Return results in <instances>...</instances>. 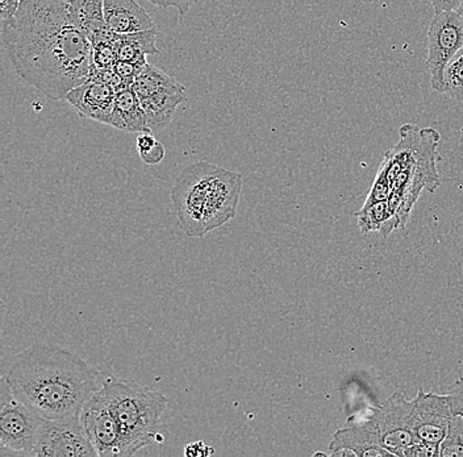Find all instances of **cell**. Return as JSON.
<instances>
[{"mask_svg": "<svg viewBox=\"0 0 463 457\" xmlns=\"http://www.w3.org/2000/svg\"><path fill=\"white\" fill-rule=\"evenodd\" d=\"M2 36L14 71L48 100H65L89 81L91 42L72 22L68 0H22L3 20Z\"/></svg>", "mask_w": 463, "mask_h": 457, "instance_id": "obj_1", "label": "cell"}, {"mask_svg": "<svg viewBox=\"0 0 463 457\" xmlns=\"http://www.w3.org/2000/svg\"><path fill=\"white\" fill-rule=\"evenodd\" d=\"M5 384L14 399L43 419L80 415L103 385L100 373L80 355L43 343L14 356Z\"/></svg>", "mask_w": 463, "mask_h": 457, "instance_id": "obj_2", "label": "cell"}, {"mask_svg": "<svg viewBox=\"0 0 463 457\" xmlns=\"http://www.w3.org/2000/svg\"><path fill=\"white\" fill-rule=\"evenodd\" d=\"M242 176L207 161L188 165L176 178L172 201L179 228L188 237H203L234 219Z\"/></svg>", "mask_w": 463, "mask_h": 457, "instance_id": "obj_3", "label": "cell"}, {"mask_svg": "<svg viewBox=\"0 0 463 457\" xmlns=\"http://www.w3.org/2000/svg\"><path fill=\"white\" fill-rule=\"evenodd\" d=\"M401 140L384 155L382 169L391 185V206L403 228L422 189L433 193L439 187L437 153L441 135L433 129H420L412 123L399 129Z\"/></svg>", "mask_w": 463, "mask_h": 457, "instance_id": "obj_4", "label": "cell"}, {"mask_svg": "<svg viewBox=\"0 0 463 457\" xmlns=\"http://www.w3.org/2000/svg\"><path fill=\"white\" fill-rule=\"evenodd\" d=\"M123 433L126 456H132L158 441L157 427L169 405L162 393L123 378L109 377L100 387Z\"/></svg>", "mask_w": 463, "mask_h": 457, "instance_id": "obj_5", "label": "cell"}, {"mask_svg": "<svg viewBox=\"0 0 463 457\" xmlns=\"http://www.w3.org/2000/svg\"><path fill=\"white\" fill-rule=\"evenodd\" d=\"M412 401L402 393H393L364 422L376 442L392 456L401 457L405 448L418 442L412 430Z\"/></svg>", "mask_w": 463, "mask_h": 457, "instance_id": "obj_6", "label": "cell"}, {"mask_svg": "<svg viewBox=\"0 0 463 457\" xmlns=\"http://www.w3.org/2000/svg\"><path fill=\"white\" fill-rule=\"evenodd\" d=\"M463 48V22L456 10L436 14L428 30L427 68L430 86L444 94V77L449 63Z\"/></svg>", "mask_w": 463, "mask_h": 457, "instance_id": "obj_7", "label": "cell"}, {"mask_svg": "<svg viewBox=\"0 0 463 457\" xmlns=\"http://www.w3.org/2000/svg\"><path fill=\"white\" fill-rule=\"evenodd\" d=\"M39 457H98L80 415L43 419L34 455Z\"/></svg>", "mask_w": 463, "mask_h": 457, "instance_id": "obj_8", "label": "cell"}, {"mask_svg": "<svg viewBox=\"0 0 463 457\" xmlns=\"http://www.w3.org/2000/svg\"><path fill=\"white\" fill-rule=\"evenodd\" d=\"M80 421L98 457L126 456L120 426L100 389L87 401L80 413Z\"/></svg>", "mask_w": 463, "mask_h": 457, "instance_id": "obj_9", "label": "cell"}, {"mask_svg": "<svg viewBox=\"0 0 463 457\" xmlns=\"http://www.w3.org/2000/svg\"><path fill=\"white\" fill-rule=\"evenodd\" d=\"M42 424L43 418L13 395H10V401L3 399L0 414V443L3 448L33 456Z\"/></svg>", "mask_w": 463, "mask_h": 457, "instance_id": "obj_10", "label": "cell"}, {"mask_svg": "<svg viewBox=\"0 0 463 457\" xmlns=\"http://www.w3.org/2000/svg\"><path fill=\"white\" fill-rule=\"evenodd\" d=\"M412 430L416 441L439 445L448 433L451 414L447 395L419 390L412 401Z\"/></svg>", "mask_w": 463, "mask_h": 457, "instance_id": "obj_11", "label": "cell"}, {"mask_svg": "<svg viewBox=\"0 0 463 457\" xmlns=\"http://www.w3.org/2000/svg\"><path fill=\"white\" fill-rule=\"evenodd\" d=\"M116 90L106 83L87 82L71 90L65 100L80 117L91 119L99 123H111L114 112Z\"/></svg>", "mask_w": 463, "mask_h": 457, "instance_id": "obj_12", "label": "cell"}, {"mask_svg": "<svg viewBox=\"0 0 463 457\" xmlns=\"http://www.w3.org/2000/svg\"><path fill=\"white\" fill-rule=\"evenodd\" d=\"M104 20L107 28L118 34L157 28L136 0H104Z\"/></svg>", "mask_w": 463, "mask_h": 457, "instance_id": "obj_13", "label": "cell"}, {"mask_svg": "<svg viewBox=\"0 0 463 457\" xmlns=\"http://www.w3.org/2000/svg\"><path fill=\"white\" fill-rule=\"evenodd\" d=\"M184 91L186 88L178 82L140 100L150 132L164 131L172 123L176 109L184 100Z\"/></svg>", "mask_w": 463, "mask_h": 457, "instance_id": "obj_14", "label": "cell"}, {"mask_svg": "<svg viewBox=\"0 0 463 457\" xmlns=\"http://www.w3.org/2000/svg\"><path fill=\"white\" fill-rule=\"evenodd\" d=\"M340 448L352 451L355 457L392 456L389 450L376 442L364 422L335 431L329 444V451L340 450Z\"/></svg>", "mask_w": 463, "mask_h": 457, "instance_id": "obj_15", "label": "cell"}, {"mask_svg": "<svg viewBox=\"0 0 463 457\" xmlns=\"http://www.w3.org/2000/svg\"><path fill=\"white\" fill-rule=\"evenodd\" d=\"M109 126L129 133L150 132L140 98L132 86L116 91L114 112Z\"/></svg>", "mask_w": 463, "mask_h": 457, "instance_id": "obj_16", "label": "cell"}, {"mask_svg": "<svg viewBox=\"0 0 463 457\" xmlns=\"http://www.w3.org/2000/svg\"><path fill=\"white\" fill-rule=\"evenodd\" d=\"M358 227L364 235L379 233L389 237L392 231L401 228L398 215L389 201H379L374 204H364L357 213Z\"/></svg>", "mask_w": 463, "mask_h": 457, "instance_id": "obj_17", "label": "cell"}, {"mask_svg": "<svg viewBox=\"0 0 463 457\" xmlns=\"http://www.w3.org/2000/svg\"><path fill=\"white\" fill-rule=\"evenodd\" d=\"M156 40L157 28L135 33H115L114 45L118 61H140L146 59L147 54H158Z\"/></svg>", "mask_w": 463, "mask_h": 457, "instance_id": "obj_18", "label": "cell"}, {"mask_svg": "<svg viewBox=\"0 0 463 457\" xmlns=\"http://www.w3.org/2000/svg\"><path fill=\"white\" fill-rule=\"evenodd\" d=\"M72 22L90 40L107 27L104 0H68Z\"/></svg>", "mask_w": 463, "mask_h": 457, "instance_id": "obj_19", "label": "cell"}, {"mask_svg": "<svg viewBox=\"0 0 463 457\" xmlns=\"http://www.w3.org/2000/svg\"><path fill=\"white\" fill-rule=\"evenodd\" d=\"M178 82V80L165 73L157 66L147 63L141 74L136 78L132 89L135 90L137 97L143 100V98L149 97L159 90L170 88V86L176 85Z\"/></svg>", "mask_w": 463, "mask_h": 457, "instance_id": "obj_20", "label": "cell"}, {"mask_svg": "<svg viewBox=\"0 0 463 457\" xmlns=\"http://www.w3.org/2000/svg\"><path fill=\"white\" fill-rule=\"evenodd\" d=\"M444 95L463 103V48L454 56L445 71Z\"/></svg>", "mask_w": 463, "mask_h": 457, "instance_id": "obj_21", "label": "cell"}, {"mask_svg": "<svg viewBox=\"0 0 463 457\" xmlns=\"http://www.w3.org/2000/svg\"><path fill=\"white\" fill-rule=\"evenodd\" d=\"M439 457H463V416H451L447 436L439 444Z\"/></svg>", "mask_w": 463, "mask_h": 457, "instance_id": "obj_22", "label": "cell"}, {"mask_svg": "<svg viewBox=\"0 0 463 457\" xmlns=\"http://www.w3.org/2000/svg\"><path fill=\"white\" fill-rule=\"evenodd\" d=\"M147 65L146 59L140 61H118L115 65V71L123 80L124 88H130L136 78L141 74L145 66Z\"/></svg>", "mask_w": 463, "mask_h": 457, "instance_id": "obj_23", "label": "cell"}, {"mask_svg": "<svg viewBox=\"0 0 463 457\" xmlns=\"http://www.w3.org/2000/svg\"><path fill=\"white\" fill-rule=\"evenodd\" d=\"M90 82L106 83L111 86L116 91L124 88L123 80L116 73L115 69L95 68L92 66L89 75Z\"/></svg>", "mask_w": 463, "mask_h": 457, "instance_id": "obj_24", "label": "cell"}, {"mask_svg": "<svg viewBox=\"0 0 463 457\" xmlns=\"http://www.w3.org/2000/svg\"><path fill=\"white\" fill-rule=\"evenodd\" d=\"M439 456V445L428 444L424 442L413 443L405 448L401 457H434Z\"/></svg>", "mask_w": 463, "mask_h": 457, "instance_id": "obj_25", "label": "cell"}, {"mask_svg": "<svg viewBox=\"0 0 463 457\" xmlns=\"http://www.w3.org/2000/svg\"><path fill=\"white\" fill-rule=\"evenodd\" d=\"M165 147L161 141H157L155 146L150 147L145 152L138 153L141 160L147 165H158L165 158Z\"/></svg>", "mask_w": 463, "mask_h": 457, "instance_id": "obj_26", "label": "cell"}, {"mask_svg": "<svg viewBox=\"0 0 463 457\" xmlns=\"http://www.w3.org/2000/svg\"><path fill=\"white\" fill-rule=\"evenodd\" d=\"M213 453H215V450L203 442L190 443L184 447V455L187 457H207Z\"/></svg>", "mask_w": 463, "mask_h": 457, "instance_id": "obj_27", "label": "cell"}, {"mask_svg": "<svg viewBox=\"0 0 463 457\" xmlns=\"http://www.w3.org/2000/svg\"><path fill=\"white\" fill-rule=\"evenodd\" d=\"M147 2L153 3L156 5H161V7H174L184 15L188 10H190L191 5L196 0H147Z\"/></svg>", "mask_w": 463, "mask_h": 457, "instance_id": "obj_28", "label": "cell"}, {"mask_svg": "<svg viewBox=\"0 0 463 457\" xmlns=\"http://www.w3.org/2000/svg\"><path fill=\"white\" fill-rule=\"evenodd\" d=\"M157 141L153 132H141L140 135L137 136V141H136L137 152H145V150L149 149L150 147L155 146Z\"/></svg>", "mask_w": 463, "mask_h": 457, "instance_id": "obj_29", "label": "cell"}, {"mask_svg": "<svg viewBox=\"0 0 463 457\" xmlns=\"http://www.w3.org/2000/svg\"><path fill=\"white\" fill-rule=\"evenodd\" d=\"M462 0H430L434 13L439 14L442 11L457 10Z\"/></svg>", "mask_w": 463, "mask_h": 457, "instance_id": "obj_30", "label": "cell"}, {"mask_svg": "<svg viewBox=\"0 0 463 457\" xmlns=\"http://www.w3.org/2000/svg\"><path fill=\"white\" fill-rule=\"evenodd\" d=\"M457 14H458L459 17H461L462 19V22H463V0L461 2V5H458V7H457Z\"/></svg>", "mask_w": 463, "mask_h": 457, "instance_id": "obj_31", "label": "cell"}]
</instances>
